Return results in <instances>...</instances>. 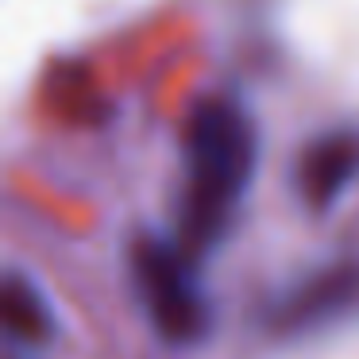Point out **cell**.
I'll list each match as a JSON object with an SVG mask.
<instances>
[{"label":"cell","mask_w":359,"mask_h":359,"mask_svg":"<svg viewBox=\"0 0 359 359\" xmlns=\"http://www.w3.org/2000/svg\"><path fill=\"white\" fill-rule=\"evenodd\" d=\"M359 178V132L351 128H336V132L317 135L305 143L294 166V186L297 197L309 212H328L348 186Z\"/></svg>","instance_id":"4"},{"label":"cell","mask_w":359,"mask_h":359,"mask_svg":"<svg viewBox=\"0 0 359 359\" xmlns=\"http://www.w3.org/2000/svg\"><path fill=\"white\" fill-rule=\"evenodd\" d=\"M359 317V259H340L286 286L266 309V328L282 340L328 332Z\"/></svg>","instance_id":"3"},{"label":"cell","mask_w":359,"mask_h":359,"mask_svg":"<svg viewBox=\"0 0 359 359\" xmlns=\"http://www.w3.org/2000/svg\"><path fill=\"white\" fill-rule=\"evenodd\" d=\"M182 158L186 182L178 209V243L197 259L217 248L240 220L243 197L259 166L255 120L232 97H205L189 109Z\"/></svg>","instance_id":"1"},{"label":"cell","mask_w":359,"mask_h":359,"mask_svg":"<svg viewBox=\"0 0 359 359\" xmlns=\"http://www.w3.org/2000/svg\"><path fill=\"white\" fill-rule=\"evenodd\" d=\"M0 302H4V328H8L12 340L35 348V344H47L55 336V313H50L47 297L20 271H8Z\"/></svg>","instance_id":"5"},{"label":"cell","mask_w":359,"mask_h":359,"mask_svg":"<svg viewBox=\"0 0 359 359\" xmlns=\"http://www.w3.org/2000/svg\"><path fill=\"white\" fill-rule=\"evenodd\" d=\"M132 286L151 328L174 348L205 340L212 328V305L197 278V263L178 240L143 232L128 251Z\"/></svg>","instance_id":"2"}]
</instances>
